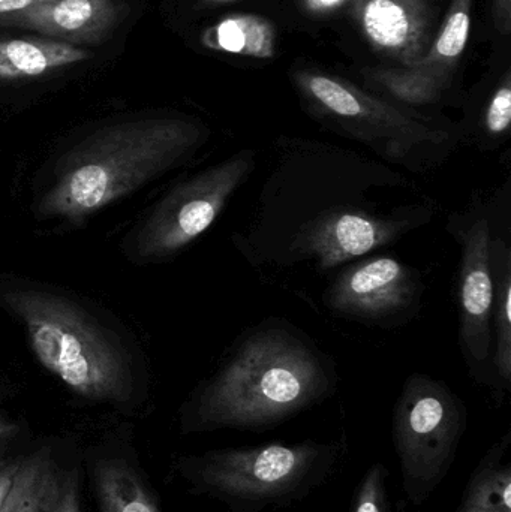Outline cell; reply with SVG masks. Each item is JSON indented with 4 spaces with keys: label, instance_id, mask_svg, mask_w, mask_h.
I'll use <instances>...</instances> for the list:
<instances>
[{
    "label": "cell",
    "instance_id": "obj_12",
    "mask_svg": "<svg viewBox=\"0 0 511 512\" xmlns=\"http://www.w3.org/2000/svg\"><path fill=\"white\" fill-rule=\"evenodd\" d=\"M126 15L128 6L120 0H50L27 11L0 15V26L32 30L80 47L107 41Z\"/></svg>",
    "mask_w": 511,
    "mask_h": 512
},
{
    "label": "cell",
    "instance_id": "obj_13",
    "mask_svg": "<svg viewBox=\"0 0 511 512\" xmlns=\"http://www.w3.org/2000/svg\"><path fill=\"white\" fill-rule=\"evenodd\" d=\"M89 57V51L84 48L54 39H0V81L44 77Z\"/></svg>",
    "mask_w": 511,
    "mask_h": 512
},
{
    "label": "cell",
    "instance_id": "obj_26",
    "mask_svg": "<svg viewBox=\"0 0 511 512\" xmlns=\"http://www.w3.org/2000/svg\"><path fill=\"white\" fill-rule=\"evenodd\" d=\"M50 0H0V15L15 14V12L27 11L33 6Z\"/></svg>",
    "mask_w": 511,
    "mask_h": 512
},
{
    "label": "cell",
    "instance_id": "obj_4",
    "mask_svg": "<svg viewBox=\"0 0 511 512\" xmlns=\"http://www.w3.org/2000/svg\"><path fill=\"white\" fill-rule=\"evenodd\" d=\"M345 456L344 441H273L186 456L179 471L192 493L228 512H264L311 498L338 474Z\"/></svg>",
    "mask_w": 511,
    "mask_h": 512
},
{
    "label": "cell",
    "instance_id": "obj_24",
    "mask_svg": "<svg viewBox=\"0 0 511 512\" xmlns=\"http://www.w3.org/2000/svg\"><path fill=\"white\" fill-rule=\"evenodd\" d=\"M494 20L503 35H509L511 27V0H494Z\"/></svg>",
    "mask_w": 511,
    "mask_h": 512
},
{
    "label": "cell",
    "instance_id": "obj_28",
    "mask_svg": "<svg viewBox=\"0 0 511 512\" xmlns=\"http://www.w3.org/2000/svg\"><path fill=\"white\" fill-rule=\"evenodd\" d=\"M18 426L14 421L9 420L5 415L0 414V441H6V439H12L17 436Z\"/></svg>",
    "mask_w": 511,
    "mask_h": 512
},
{
    "label": "cell",
    "instance_id": "obj_23",
    "mask_svg": "<svg viewBox=\"0 0 511 512\" xmlns=\"http://www.w3.org/2000/svg\"><path fill=\"white\" fill-rule=\"evenodd\" d=\"M39 512H81L75 472H60L51 478Z\"/></svg>",
    "mask_w": 511,
    "mask_h": 512
},
{
    "label": "cell",
    "instance_id": "obj_16",
    "mask_svg": "<svg viewBox=\"0 0 511 512\" xmlns=\"http://www.w3.org/2000/svg\"><path fill=\"white\" fill-rule=\"evenodd\" d=\"M276 27L261 15L233 14L207 27L201 44L219 53L252 59H272L276 54Z\"/></svg>",
    "mask_w": 511,
    "mask_h": 512
},
{
    "label": "cell",
    "instance_id": "obj_20",
    "mask_svg": "<svg viewBox=\"0 0 511 512\" xmlns=\"http://www.w3.org/2000/svg\"><path fill=\"white\" fill-rule=\"evenodd\" d=\"M56 471V463L45 451L20 462L0 512H39Z\"/></svg>",
    "mask_w": 511,
    "mask_h": 512
},
{
    "label": "cell",
    "instance_id": "obj_29",
    "mask_svg": "<svg viewBox=\"0 0 511 512\" xmlns=\"http://www.w3.org/2000/svg\"><path fill=\"white\" fill-rule=\"evenodd\" d=\"M204 2L209 3V5H216V3L234 2V0H204Z\"/></svg>",
    "mask_w": 511,
    "mask_h": 512
},
{
    "label": "cell",
    "instance_id": "obj_17",
    "mask_svg": "<svg viewBox=\"0 0 511 512\" xmlns=\"http://www.w3.org/2000/svg\"><path fill=\"white\" fill-rule=\"evenodd\" d=\"M95 487L101 512H161L143 478L123 460L96 463Z\"/></svg>",
    "mask_w": 511,
    "mask_h": 512
},
{
    "label": "cell",
    "instance_id": "obj_3",
    "mask_svg": "<svg viewBox=\"0 0 511 512\" xmlns=\"http://www.w3.org/2000/svg\"><path fill=\"white\" fill-rule=\"evenodd\" d=\"M0 306L20 322L39 364L72 393L93 402L132 399L134 355L83 304L38 283L3 280Z\"/></svg>",
    "mask_w": 511,
    "mask_h": 512
},
{
    "label": "cell",
    "instance_id": "obj_15",
    "mask_svg": "<svg viewBox=\"0 0 511 512\" xmlns=\"http://www.w3.org/2000/svg\"><path fill=\"white\" fill-rule=\"evenodd\" d=\"M491 268L494 277L492 336L494 358L491 361L492 387L509 390L511 384V248L504 239H492Z\"/></svg>",
    "mask_w": 511,
    "mask_h": 512
},
{
    "label": "cell",
    "instance_id": "obj_11",
    "mask_svg": "<svg viewBox=\"0 0 511 512\" xmlns=\"http://www.w3.org/2000/svg\"><path fill=\"white\" fill-rule=\"evenodd\" d=\"M351 15L377 53L416 66L434 41L431 0H350Z\"/></svg>",
    "mask_w": 511,
    "mask_h": 512
},
{
    "label": "cell",
    "instance_id": "obj_9",
    "mask_svg": "<svg viewBox=\"0 0 511 512\" xmlns=\"http://www.w3.org/2000/svg\"><path fill=\"white\" fill-rule=\"evenodd\" d=\"M422 295L416 270L392 256H372L341 271L324 295L339 315L381 324L407 313Z\"/></svg>",
    "mask_w": 511,
    "mask_h": 512
},
{
    "label": "cell",
    "instance_id": "obj_25",
    "mask_svg": "<svg viewBox=\"0 0 511 512\" xmlns=\"http://www.w3.org/2000/svg\"><path fill=\"white\" fill-rule=\"evenodd\" d=\"M308 11L314 14L324 15L339 11L350 3V0H302Z\"/></svg>",
    "mask_w": 511,
    "mask_h": 512
},
{
    "label": "cell",
    "instance_id": "obj_10",
    "mask_svg": "<svg viewBox=\"0 0 511 512\" xmlns=\"http://www.w3.org/2000/svg\"><path fill=\"white\" fill-rule=\"evenodd\" d=\"M414 219L371 215L362 210H329L300 230L296 245L329 270L395 243L416 227Z\"/></svg>",
    "mask_w": 511,
    "mask_h": 512
},
{
    "label": "cell",
    "instance_id": "obj_7",
    "mask_svg": "<svg viewBox=\"0 0 511 512\" xmlns=\"http://www.w3.org/2000/svg\"><path fill=\"white\" fill-rule=\"evenodd\" d=\"M255 168L243 150L171 189L138 225L128 242L134 261L161 262L203 236Z\"/></svg>",
    "mask_w": 511,
    "mask_h": 512
},
{
    "label": "cell",
    "instance_id": "obj_6",
    "mask_svg": "<svg viewBox=\"0 0 511 512\" xmlns=\"http://www.w3.org/2000/svg\"><path fill=\"white\" fill-rule=\"evenodd\" d=\"M468 429L464 400L443 381L414 373L393 406L392 442L408 504L422 507L455 466Z\"/></svg>",
    "mask_w": 511,
    "mask_h": 512
},
{
    "label": "cell",
    "instance_id": "obj_14",
    "mask_svg": "<svg viewBox=\"0 0 511 512\" xmlns=\"http://www.w3.org/2000/svg\"><path fill=\"white\" fill-rule=\"evenodd\" d=\"M456 512H511V432L483 454Z\"/></svg>",
    "mask_w": 511,
    "mask_h": 512
},
{
    "label": "cell",
    "instance_id": "obj_5",
    "mask_svg": "<svg viewBox=\"0 0 511 512\" xmlns=\"http://www.w3.org/2000/svg\"><path fill=\"white\" fill-rule=\"evenodd\" d=\"M297 86L318 116L342 134L368 144L386 161L426 170L446 156L453 135L428 117L369 95L350 81L323 72L302 71Z\"/></svg>",
    "mask_w": 511,
    "mask_h": 512
},
{
    "label": "cell",
    "instance_id": "obj_2",
    "mask_svg": "<svg viewBox=\"0 0 511 512\" xmlns=\"http://www.w3.org/2000/svg\"><path fill=\"white\" fill-rule=\"evenodd\" d=\"M201 123L153 116L113 123L65 153L35 206L41 221L78 222L188 161L206 141Z\"/></svg>",
    "mask_w": 511,
    "mask_h": 512
},
{
    "label": "cell",
    "instance_id": "obj_8",
    "mask_svg": "<svg viewBox=\"0 0 511 512\" xmlns=\"http://www.w3.org/2000/svg\"><path fill=\"white\" fill-rule=\"evenodd\" d=\"M455 236L461 243L458 297L459 343L470 367L471 376L491 385L492 310H494V277L491 268V219L483 215L453 219Z\"/></svg>",
    "mask_w": 511,
    "mask_h": 512
},
{
    "label": "cell",
    "instance_id": "obj_21",
    "mask_svg": "<svg viewBox=\"0 0 511 512\" xmlns=\"http://www.w3.org/2000/svg\"><path fill=\"white\" fill-rule=\"evenodd\" d=\"M389 480L390 471L384 463L369 466L354 489L347 512H404L393 499Z\"/></svg>",
    "mask_w": 511,
    "mask_h": 512
},
{
    "label": "cell",
    "instance_id": "obj_1",
    "mask_svg": "<svg viewBox=\"0 0 511 512\" xmlns=\"http://www.w3.org/2000/svg\"><path fill=\"white\" fill-rule=\"evenodd\" d=\"M336 376L329 364L281 328H266L192 394L183 409L186 433H264L329 399Z\"/></svg>",
    "mask_w": 511,
    "mask_h": 512
},
{
    "label": "cell",
    "instance_id": "obj_18",
    "mask_svg": "<svg viewBox=\"0 0 511 512\" xmlns=\"http://www.w3.org/2000/svg\"><path fill=\"white\" fill-rule=\"evenodd\" d=\"M471 9H473V0H452L440 32L435 36L425 57L416 66L450 83L456 63L467 48Z\"/></svg>",
    "mask_w": 511,
    "mask_h": 512
},
{
    "label": "cell",
    "instance_id": "obj_27",
    "mask_svg": "<svg viewBox=\"0 0 511 512\" xmlns=\"http://www.w3.org/2000/svg\"><path fill=\"white\" fill-rule=\"evenodd\" d=\"M20 462L12 463V465L5 466L0 469V508H2L3 502H5L6 496H8L9 489H11L12 481H14L15 472H17Z\"/></svg>",
    "mask_w": 511,
    "mask_h": 512
},
{
    "label": "cell",
    "instance_id": "obj_22",
    "mask_svg": "<svg viewBox=\"0 0 511 512\" xmlns=\"http://www.w3.org/2000/svg\"><path fill=\"white\" fill-rule=\"evenodd\" d=\"M511 126V78L510 74L504 77L503 83L494 90L482 120H480V131H482L483 143L486 147L498 146L507 140L510 135Z\"/></svg>",
    "mask_w": 511,
    "mask_h": 512
},
{
    "label": "cell",
    "instance_id": "obj_19",
    "mask_svg": "<svg viewBox=\"0 0 511 512\" xmlns=\"http://www.w3.org/2000/svg\"><path fill=\"white\" fill-rule=\"evenodd\" d=\"M372 83L380 87L386 95L411 110L426 107L440 101L444 89L449 86L443 78L419 66L411 68L375 69L369 72Z\"/></svg>",
    "mask_w": 511,
    "mask_h": 512
}]
</instances>
